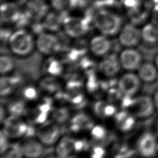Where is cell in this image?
I'll return each mask as SVG.
<instances>
[{
  "instance_id": "6da1fadb",
  "label": "cell",
  "mask_w": 158,
  "mask_h": 158,
  "mask_svg": "<svg viewBox=\"0 0 158 158\" xmlns=\"http://www.w3.org/2000/svg\"><path fill=\"white\" fill-rule=\"evenodd\" d=\"M93 24L101 34L112 36L118 34L123 25L122 17L107 9H99L93 16Z\"/></svg>"
},
{
  "instance_id": "7a4b0ae2",
  "label": "cell",
  "mask_w": 158,
  "mask_h": 158,
  "mask_svg": "<svg viewBox=\"0 0 158 158\" xmlns=\"http://www.w3.org/2000/svg\"><path fill=\"white\" fill-rule=\"evenodd\" d=\"M136 154L141 158L158 157V137L151 128L139 132L133 142Z\"/></svg>"
},
{
  "instance_id": "3957f363",
  "label": "cell",
  "mask_w": 158,
  "mask_h": 158,
  "mask_svg": "<svg viewBox=\"0 0 158 158\" xmlns=\"http://www.w3.org/2000/svg\"><path fill=\"white\" fill-rule=\"evenodd\" d=\"M11 52L19 57L30 55L36 48V40L28 31L18 30L11 34L8 41Z\"/></svg>"
},
{
  "instance_id": "277c9868",
  "label": "cell",
  "mask_w": 158,
  "mask_h": 158,
  "mask_svg": "<svg viewBox=\"0 0 158 158\" xmlns=\"http://www.w3.org/2000/svg\"><path fill=\"white\" fill-rule=\"evenodd\" d=\"M141 120H148L157 112L152 96L144 94L131 98L128 104V110Z\"/></svg>"
},
{
  "instance_id": "5b68a950",
  "label": "cell",
  "mask_w": 158,
  "mask_h": 158,
  "mask_svg": "<svg viewBox=\"0 0 158 158\" xmlns=\"http://www.w3.org/2000/svg\"><path fill=\"white\" fill-rule=\"evenodd\" d=\"M141 80L138 74L128 72L120 77L118 87L120 91L127 98L136 96L141 89Z\"/></svg>"
},
{
  "instance_id": "8992f818",
  "label": "cell",
  "mask_w": 158,
  "mask_h": 158,
  "mask_svg": "<svg viewBox=\"0 0 158 158\" xmlns=\"http://www.w3.org/2000/svg\"><path fill=\"white\" fill-rule=\"evenodd\" d=\"M118 35L120 44L126 48L136 46L142 40L141 30L131 23L123 25Z\"/></svg>"
},
{
  "instance_id": "52a82bcc",
  "label": "cell",
  "mask_w": 158,
  "mask_h": 158,
  "mask_svg": "<svg viewBox=\"0 0 158 158\" xmlns=\"http://www.w3.org/2000/svg\"><path fill=\"white\" fill-rule=\"evenodd\" d=\"M62 27L65 33L73 38L84 36L88 30V25L85 20L79 17H65L63 20Z\"/></svg>"
},
{
  "instance_id": "ba28073f",
  "label": "cell",
  "mask_w": 158,
  "mask_h": 158,
  "mask_svg": "<svg viewBox=\"0 0 158 158\" xmlns=\"http://www.w3.org/2000/svg\"><path fill=\"white\" fill-rule=\"evenodd\" d=\"M60 46L58 37L52 33H41L36 39V48L40 52L45 55H50L57 52Z\"/></svg>"
},
{
  "instance_id": "9c48e42d",
  "label": "cell",
  "mask_w": 158,
  "mask_h": 158,
  "mask_svg": "<svg viewBox=\"0 0 158 158\" xmlns=\"http://www.w3.org/2000/svg\"><path fill=\"white\" fill-rule=\"evenodd\" d=\"M118 57L122 68L128 72L138 70L142 64V54L133 48L124 49Z\"/></svg>"
},
{
  "instance_id": "30bf717a",
  "label": "cell",
  "mask_w": 158,
  "mask_h": 158,
  "mask_svg": "<svg viewBox=\"0 0 158 158\" xmlns=\"http://www.w3.org/2000/svg\"><path fill=\"white\" fill-rule=\"evenodd\" d=\"M37 138L44 145L50 146L59 140L60 130L55 123H49L39 128L36 133Z\"/></svg>"
},
{
  "instance_id": "8fae6325",
  "label": "cell",
  "mask_w": 158,
  "mask_h": 158,
  "mask_svg": "<svg viewBox=\"0 0 158 158\" xmlns=\"http://www.w3.org/2000/svg\"><path fill=\"white\" fill-rule=\"evenodd\" d=\"M99 70L104 76L112 77L116 75L122 68L118 56L108 54L102 57L99 63Z\"/></svg>"
},
{
  "instance_id": "7c38bea8",
  "label": "cell",
  "mask_w": 158,
  "mask_h": 158,
  "mask_svg": "<svg viewBox=\"0 0 158 158\" xmlns=\"http://www.w3.org/2000/svg\"><path fill=\"white\" fill-rule=\"evenodd\" d=\"M91 52L98 57H104L109 54L111 49V42L108 36L99 35L93 37L89 43Z\"/></svg>"
},
{
  "instance_id": "4fadbf2b",
  "label": "cell",
  "mask_w": 158,
  "mask_h": 158,
  "mask_svg": "<svg viewBox=\"0 0 158 158\" xmlns=\"http://www.w3.org/2000/svg\"><path fill=\"white\" fill-rule=\"evenodd\" d=\"M21 146L24 158H39L44 150V144L37 138L25 139Z\"/></svg>"
},
{
  "instance_id": "5bb4252c",
  "label": "cell",
  "mask_w": 158,
  "mask_h": 158,
  "mask_svg": "<svg viewBox=\"0 0 158 158\" xmlns=\"http://www.w3.org/2000/svg\"><path fill=\"white\" fill-rule=\"evenodd\" d=\"M137 70L141 81L146 83H154L158 78L157 68L149 61L142 63Z\"/></svg>"
},
{
  "instance_id": "9a60e30c",
  "label": "cell",
  "mask_w": 158,
  "mask_h": 158,
  "mask_svg": "<svg viewBox=\"0 0 158 158\" xmlns=\"http://www.w3.org/2000/svg\"><path fill=\"white\" fill-rule=\"evenodd\" d=\"M0 158H24L21 143L10 142L1 149Z\"/></svg>"
},
{
  "instance_id": "2e32d148",
  "label": "cell",
  "mask_w": 158,
  "mask_h": 158,
  "mask_svg": "<svg viewBox=\"0 0 158 158\" xmlns=\"http://www.w3.org/2000/svg\"><path fill=\"white\" fill-rule=\"evenodd\" d=\"M118 117V127L123 131L130 132L135 128L138 119L129 110L122 112Z\"/></svg>"
},
{
  "instance_id": "e0dca14e",
  "label": "cell",
  "mask_w": 158,
  "mask_h": 158,
  "mask_svg": "<svg viewBox=\"0 0 158 158\" xmlns=\"http://www.w3.org/2000/svg\"><path fill=\"white\" fill-rule=\"evenodd\" d=\"M141 37L144 43H157L158 40V27L154 24L148 23L141 29Z\"/></svg>"
},
{
  "instance_id": "ac0fdd59",
  "label": "cell",
  "mask_w": 158,
  "mask_h": 158,
  "mask_svg": "<svg viewBox=\"0 0 158 158\" xmlns=\"http://www.w3.org/2000/svg\"><path fill=\"white\" fill-rule=\"evenodd\" d=\"M51 5L57 12H63L74 6L75 0H50Z\"/></svg>"
},
{
  "instance_id": "d6986e66",
  "label": "cell",
  "mask_w": 158,
  "mask_h": 158,
  "mask_svg": "<svg viewBox=\"0 0 158 158\" xmlns=\"http://www.w3.org/2000/svg\"><path fill=\"white\" fill-rule=\"evenodd\" d=\"M14 68V62L12 59L6 55L0 57V72L1 74L6 75L10 73Z\"/></svg>"
},
{
  "instance_id": "ffe728a7",
  "label": "cell",
  "mask_w": 158,
  "mask_h": 158,
  "mask_svg": "<svg viewBox=\"0 0 158 158\" xmlns=\"http://www.w3.org/2000/svg\"><path fill=\"white\" fill-rule=\"evenodd\" d=\"M152 22L153 24H154L156 27H158V6L153 7Z\"/></svg>"
},
{
  "instance_id": "44dd1931",
  "label": "cell",
  "mask_w": 158,
  "mask_h": 158,
  "mask_svg": "<svg viewBox=\"0 0 158 158\" xmlns=\"http://www.w3.org/2000/svg\"><path fill=\"white\" fill-rule=\"evenodd\" d=\"M152 96L154 102L155 104L156 112H157V113H158V88H156V90L154 91Z\"/></svg>"
},
{
  "instance_id": "7402d4cb",
  "label": "cell",
  "mask_w": 158,
  "mask_h": 158,
  "mask_svg": "<svg viewBox=\"0 0 158 158\" xmlns=\"http://www.w3.org/2000/svg\"><path fill=\"white\" fill-rule=\"evenodd\" d=\"M151 128L158 136V115L154 118L152 123V127Z\"/></svg>"
},
{
  "instance_id": "603a6c76",
  "label": "cell",
  "mask_w": 158,
  "mask_h": 158,
  "mask_svg": "<svg viewBox=\"0 0 158 158\" xmlns=\"http://www.w3.org/2000/svg\"><path fill=\"white\" fill-rule=\"evenodd\" d=\"M152 4L153 7L158 6V0H152Z\"/></svg>"
},
{
  "instance_id": "cb8c5ba5",
  "label": "cell",
  "mask_w": 158,
  "mask_h": 158,
  "mask_svg": "<svg viewBox=\"0 0 158 158\" xmlns=\"http://www.w3.org/2000/svg\"><path fill=\"white\" fill-rule=\"evenodd\" d=\"M44 158H59L57 156H54V155H49L48 156L44 157Z\"/></svg>"
},
{
  "instance_id": "d4e9b609",
  "label": "cell",
  "mask_w": 158,
  "mask_h": 158,
  "mask_svg": "<svg viewBox=\"0 0 158 158\" xmlns=\"http://www.w3.org/2000/svg\"><path fill=\"white\" fill-rule=\"evenodd\" d=\"M155 62H156V67H157V68L158 69V53H157V54L156 55V57H155Z\"/></svg>"
},
{
  "instance_id": "484cf974",
  "label": "cell",
  "mask_w": 158,
  "mask_h": 158,
  "mask_svg": "<svg viewBox=\"0 0 158 158\" xmlns=\"http://www.w3.org/2000/svg\"><path fill=\"white\" fill-rule=\"evenodd\" d=\"M130 158H141V157H139V156H138L137 155H136V156H133V157H130Z\"/></svg>"
},
{
  "instance_id": "4316f807",
  "label": "cell",
  "mask_w": 158,
  "mask_h": 158,
  "mask_svg": "<svg viewBox=\"0 0 158 158\" xmlns=\"http://www.w3.org/2000/svg\"><path fill=\"white\" fill-rule=\"evenodd\" d=\"M157 43H158V40H157Z\"/></svg>"
},
{
  "instance_id": "83f0119b",
  "label": "cell",
  "mask_w": 158,
  "mask_h": 158,
  "mask_svg": "<svg viewBox=\"0 0 158 158\" xmlns=\"http://www.w3.org/2000/svg\"><path fill=\"white\" fill-rule=\"evenodd\" d=\"M157 158H158V157H157Z\"/></svg>"
},
{
  "instance_id": "f1b7e54d",
  "label": "cell",
  "mask_w": 158,
  "mask_h": 158,
  "mask_svg": "<svg viewBox=\"0 0 158 158\" xmlns=\"http://www.w3.org/2000/svg\"><path fill=\"white\" fill-rule=\"evenodd\" d=\"M157 137H158V136H157Z\"/></svg>"
}]
</instances>
